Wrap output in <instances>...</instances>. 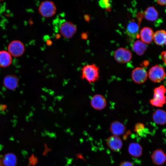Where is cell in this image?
I'll list each match as a JSON object with an SVG mask.
<instances>
[{
	"label": "cell",
	"mask_w": 166,
	"mask_h": 166,
	"mask_svg": "<svg viewBox=\"0 0 166 166\" xmlns=\"http://www.w3.org/2000/svg\"><path fill=\"white\" fill-rule=\"evenodd\" d=\"M144 16L147 20L154 21L157 19L158 12L154 6H149L147 8L145 11Z\"/></svg>",
	"instance_id": "44dd1931"
},
{
	"label": "cell",
	"mask_w": 166,
	"mask_h": 166,
	"mask_svg": "<svg viewBox=\"0 0 166 166\" xmlns=\"http://www.w3.org/2000/svg\"><path fill=\"white\" fill-rule=\"evenodd\" d=\"M157 2L158 4L161 5H166V0H159L156 1Z\"/></svg>",
	"instance_id": "f1b7e54d"
},
{
	"label": "cell",
	"mask_w": 166,
	"mask_h": 166,
	"mask_svg": "<svg viewBox=\"0 0 166 166\" xmlns=\"http://www.w3.org/2000/svg\"><path fill=\"white\" fill-rule=\"evenodd\" d=\"M51 150V149L48 147L47 145L45 144V149L43 153V155L44 156L46 155L48 152Z\"/></svg>",
	"instance_id": "83f0119b"
},
{
	"label": "cell",
	"mask_w": 166,
	"mask_h": 166,
	"mask_svg": "<svg viewBox=\"0 0 166 166\" xmlns=\"http://www.w3.org/2000/svg\"><path fill=\"white\" fill-rule=\"evenodd\" d=\"M113 56L116 61L120 63H125L131 60L132 54L129 49L123 47L120 48L114 53Z\"/></svg>",
	"instance_id": "8992f818"
},
{
	"label": "cell",
	"mask_w": 166,
	"mask_h": 166,
	"mask_svg": "<svg viewBox=\"0 0 166 166\" xmlns=\"http://www.w3.org/2000/svg\"><path fill=\"white\" fill-rule=\"evenodd\" d=\"M90 104L93 109L101 110L105 107L107 105V101L105 97L102 95L96 94L91 97Z\"/></svg>",
	"instance_id": "9c48e42d"
},
{
	"label": "cell",
	"mask_w": 166,
	"mask_h": 166,
	"mask_svg": "<svg viewBox=\"0 0 166 166\" xmlns=\"http://www.w3.org/2000/svg\"><path fill=\"white\" fill-rule=\"evenodd\" d=\"M19 79L14 75L10 74L6 76L3 80V85L6 88L14 90L17 87Z\"/></svg>",
	"instance_id": "8fae6325"
},
{
	"label": "cell",
	"mask_w": 166,
	"mask_h": 166,
	"mask_svg": "<svg viewBox=\"0 0 166 166\" xmlns=\"http://www.w3.org/2000/svg\"><path fill=\"white\" fill-rule=\"evenodd\" d=\"M99 6L102 8H105L107 10L110 9L111 4L109 0H101L99 1Z\"/></svg>",
	"instance_id": "603a6c76"
},
{
	"label": "cell",
	"mask_w": 166,
	"mask_h": 166,
	"mask_svg": "<svg viewBox=\"0 0 166 166\" xmlns=\"http://www.w3.org/2000/svg\"><path fill=\"white\" fill-rule=\"evenodd\" d=\"M139 26L137 23L132 20L127 25L126 32L127 35L130 37L135 38L138 35Z\"/></svg>",
	"instance_id": "2e32d148"
},
{
	"label": "cell",
	"mask_w": 166,
	"mask_h": 166,
	"mask_svg": "<svg viewBox=\"0 0 166 166\" xmlns=\"http://www.w3.org/2000/svg\"></svg>",
	"instance_id": "e575fe53"
},
{
	"label": "cell",
	"mask_w": 166,
	"mask_h": 166,
	"mask_svg": "<svg viewBox=\"0 0 166 166\" xmlns=\"http://www.w3.org/2000/svg\"><path fill=\"white\" fill-rule=\"evenodd\" d=\"M82 38L84 39H86L88 37V35L86 33H83L81 34Z\"/></svg>",
	"instance_id": "1f68e13d"
},
{
	"label": "cell",
	"mask_w": 166,
	"mask_h": 166,
	"mask_svg": "<svg viewBox=\"0 0 166 166\" xmlns=\"http://www.w3.org/2000/svg\"><path fill=\"white\" fill-rule=\"evenodd\" d=\"M106 142L108 147L111 150L116 152L119 151L123 145L121 140L118 136L114 135L108 137Z\"/></svg>",
	"instance_id": "30bf717a"
},
{
	"label": "cell",
	"mask_w": 166,
	"mask_h": 166,
	"mask_svg": "<svg viewBox=\"0 0 166 166\" xmlns=\"http://www.w3.org/2000/svg\"><path fill=\"white\" fill-rule=\"evenodd\" d=\"M76 156L77 159H82L83 160H85L82 155L80 153H78L76 155Z\"/></svg>",
	"instance_id": "f546056e"
},
{
	"label": "cell",
	"mask_w": 166,
	"mask_h": 166,
	"mask_svg": "<svg viewBox=\"0 0 166 166\" xmlns=\"http://www.w3.org/2000/svg\"><path fill=\"white\" fill-rule=\"evenodd\" d=\"M8 52L13 56L18 57L21 56L25 50V46L19 40H15L10 42L8 45Z\"/></svg>",
	"instance_id": "52a82bcc"
},
{
	"label": "cell",
	"mask_w": 166,
	"mask_h": 166,
	"mask_svg": "<svg viewBox=\"0 0 166 166\" xmlns=\"http://www.w3.org/2000/svg\"><path fill=\"white\" fill-rule=\"evenodd\" d=\"M85 20L86 21H89L90 19V17L88 15H85L84 17Z\"/></svg>",
	"instance_id": "d6a6232c"
},
{
	"label": "cell",
	"mask_w": 166,
	"mask_h": 166,
	"mask_svg": "<svg viewBox=\"0 0 166 166\" xmlns=\"http://www.w3.org/2000/svg\"><path fill=\"white\" fill-rule=\"evenodd\" d=\"M46 44L49 45H50L52 44V42L51 40H49L46 41Z\"/></svg>",
	"instance_id": "836d02e7"
},
{
	"label": "cell",
	"mask_w": 166,
	"mask_h": 166,
	"mask_svg": "<svg viewBox=\"0 0 166 166\" xmlns=\"http://www.w3.org/2000/svg\"><path fill=\"white\" fill-rule=\"evenodd\" d=\"M119 166H133V164L129 161H125L121 162Z\"/></svg>",
	"instance_id": "484cf974"
},
{
	"label": "cell",
	"mask_w": 166,
	"mask_h": 166,
	"mask_svg": "<svg viewBox=\"0 0 166 166\" xmlns=\"http://www.w3.org/2000/svg\"><path fill=\"white\" fill-rule=\"evenodd\" d=\"M7 107L6 105L2 104L0 105V110L1 111H5Z\"/></svg>",
	"instance_id": "4dcf8cb0"
},
{
	"label": "cell",
	"mask_w": 166,
	"mask_h": 166,
	"mask_svg": "<svg viewBox=\"0 0 166 166\" xmlns=\"http://www.w3.org/2000/svg\"><path fill=\"white\" fill-rule=\"evenodd\" d=\"M153 97L150 101V104L153 106L161 107L166 103V88L163 85L155 88L153 91Z\"/></svg>",
	"instance_id": "7a4b0ae2"
},
{
	"label": "cell",
	"mask_w": 166,
	"mask_h": 166,
	"mask_svg": "<svg viewBox=\"0 0 166 166\" xmlns=\"http://www.w3.org/2000/svg\"><path fill=\"white\" fill-rule=\"evenodd\" d=\"M56 6L52 1L45 0L42 2L38 8L40 14L45 18H49L53 16L56 13Z\"/></svg>",
	"instance_id": "3957f363"
},
{
	"label": "cell",
	"mask_w": 166,
	"mask_h": 166,
	"mask_svg": "<svg viewBox=\"0 0 166 166\" xmlns=\"http://www.w3.org/2000/svg\"><path fill=\"white\" fill-rule=\"evenodd\" d=\"M144 128V124L141 123H138L135 125L134 130L138 134H140Z\"/></svg>",
	"instance_id": "cb8c5ba5"
},
{
	"label": "cell",
	"mask_w": 166,
	"mask_h": 166,
	"mask_svg": "<svg viewBox=\"0 0 166 166\" xmlns=\"http://www.w3.org/2000/svg\"><path fill=\"white\" fill-rule=\"evenodd\" d=\"M151 157L153 162L157 165H161L166 160V155L161 149H157L154 151Z\"/></svg>",
	"instance_id": "5bb4252c"
},
{
	"label": "cell",
	"mask_w": 166,
	"mask_h": 166,
	"mask_svg": "<svg viewBox=\"0 0 166 166\" xmlns=\"http://www.w3.org/2000/svg\"><path fill=\"white\" fill-rule=\"evenodd\" d=\"M155 43L161 45L166 44V31L164 30L157 31L154 34L153 38Z\"/></svg>",
	"instance_id": "d6986e66"
},
{
	"label": "cell",
	"mask_w": 166,
	"mask_h": 166,
	"mask_svg": "<svg viewBox=\"0 0 166 166\" xmlns=\"http://www.w3.org/2000/svg\"><path fill=\"white\" fill-rule=\"evenodd\" d=\"M148 76L147 71L141 67H137L132 71L131 74L132 78L133 81L138 84L144 82Z\"/></svg>",
	"instance_id": "ba28073f"
},
{
	"label": "cell",
	"mask_w": 166,
	"mask_h": 166,
	"mask_svg": "<svg viewBox=\"0 0 166 166\" xmlns=\"http://www.w3.org/2000/svg\"><path fill=\"white\" fill-rule=\"evenodd\" d=\"M147 48L146 44L141 41L137 40L133 43L132 49L138 55H141L144 54Z\"/></svg>",
	"instance_id": "ffe728a7"
},
{
	"label": "cell",
	"mask_w": 166,
	"mask_h": 166,
	"mask_svg": "<svg viewBox=\"0 0 166 166\" xmlns=\"http://www.w3.org/2000/svg\"><path fill=\"white\" fill-rule=\"evenodd\" d=\"M30 164L33 165L36 164L38 162V159L34 155H32L30 158Z\"/></svg>",
	"instance_id": "d4e9b609"
},
{
	"label": "cell",
	"mask_w": 166,
	"mask_h": 166,
	"mask_svg": "<svg viewBox=\"0 0 166 166\" xmlns=\"http://www.w3.org/2000/svg\"><path fill=\"white\" fill-rule=\"evenodd\" d=\"M16 162V159L14 155L9 154L6 156L4 162L7 166H14Z\"/></svg>",
	"instance_id": "7402d4cb"
},
{
	"label": "cell",
	"mask_w": 166,
	"mask_h": 166,
	"mask_svg": "<svg viewBox=\"0 0 166 166\" xmlns=\"http://www.w3.org/2000/svg\"><path fill=\"white\" fill-rule=\"evenodd\" d=\"M152 119L156 124L162 125L166 124V111L157 109L152 114Z\"/></svg>",
	"instance_id": "9a60e30c"
},
{
	"label": "cell",
	"mask_w": 166,
	"mask_h": 166,
	"mask_svg": "<svg viewBox=\"0 0 166 166\" xmlns=\"http://www.w3.org/2000/svg\"><path fill=\"white\" fill-rule=\"evenodd\" d=\"M148 76L152 81L159 82L164 79L166 76V73L163 67L156 65L150 69Z\"/></svg>",
	"instance_id": "277c9868"
},
{
	"label": "cell",
	"mask_w": 166,
	"mask_h": 166,
	"mask_svg": "<svg viewBox=\"0 0 166 166\" xmlns=\"http://www.w3.org/2000/svg\"><path fill=\"white\" fill-rule=\"evenodd\" d=\"M128 151L129 154L134 157H140L142 153V147L139 144L136 142H132L129 144Z\"/></svg>",
	"instance_id": "e0dca14e"
},
{
	"label": "cell",
	"mask_w": 166,
	"mask_h": 166,
	"mask_svg": "<svg viewBox=\"0 0 166 166\" xmlns=\"http://www.w3.org/2000/svg\"><path fill=\"white\" fill-rule=\"evenodd\" d=\"M12 58L10 53L6 50L0 51V67H6L12 63Z\"/></svg>",
	"instance_id": "ac0fdd59"
},
{
	"label": "cell",
	"mask_w": 166,
	"mask_h": 166,
	"mask_svg": "<svg viewBox=\"0 0 166 166\" xmlns=\"http://www.w3.org/2000/svg\"><path fill=\"white\" fill-rule=\"evenodd\" d=\"M81 78L89 84L94 83L100 78L99 67L94 64H88L83 66L81 69Z\"/></svg>",
	"instance_id": "6da1fadb"
},
{
	"label": "cell",
	"mask_w": 166,
	"mask_h": 166,
	"mask_svg": "<svg viewBox=\"0 0 166 166\" xmlns=\"http://www.w3.org/2000/svg\"><path fill=\"white\" fill-rule=\"evenodd\" d=\"M109 129L113 135L118 136L124 133L126 128L122 123L119 121H115L111 123Z\"/></svg>",
	"instance_id": "7c38bea8"
},
{
	"label": "cell",
	"mask_w": 166,
	"mask_h": 166,
	"mask_svg": "<svg viewBox=\"0 0 166 166\" xmlns=\"http://www.w3.org/2000/svg\"><path fill=\"white\" fill-rule=\"evenodd\" d=\"M154 34L153 31L151 28L147 27H144L140 32L141 41L145 44L150 43L153 40Z\"/></svg>",
	"instance_id": "4fadbf2b"
},
{
	"label": "cell",
	"mask_w": 166,
	"mask_h": 166,
	"mask_svg": "<svg viewBox=\"0 0 166 166\" xmlns=\"http://www.w3.org/2000/svg\"><path fill=\"white\" fill-rule=\"evenodd\" d=\"M161 57L166 66V51H163L161 53Z\"/></svg>",
	"instance_id": "4316f807"
},
{
	"label": "cell",
	"mask_w": 166,
	"mask_h": 166,
	"mask_svg": "<svg viewBox=\"0 0 166 166\" xmlns=\"http://www.w3.org/2000/svg\"><path fill=\"white\" fill-rule=\"evenodd\" d=\"M76 25L72 22L65 21L60 25L59 31L60 34L63 37L67 38H72L77 31Z\"/></svg>",
	"instance_id": "5b68a950"
}]
</instances>
